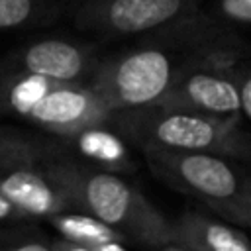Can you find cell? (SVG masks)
Masks as SVG:
<instances>
[{"label":"cell","instance_id":"8","mask_svg":"<svg viewBox=\"0 0 251 251\" xmlns=\"http://www.w3.org/2000/svg\"><path fill=\"white\" fill-rule=\"evenodd\" d=\"M112 112L94 88L82 80L59 82L24 118L57 137H67L82 127L108 122Z\"/></svg>","mask_w":251,"mask_h":251},{"label":"cell","instance_id":"2","mask_svg":"<svg viewBox=\"0 0 251 251\" xmlns=\"http://www.w3.org/2000/svg\"><path fill=\"white\" fill-rule=\"evenodd\" d=\"M151 175L222 220L243 229L251 226V176L241 161L212 151L139 147Z\"/></svg>","mask_w":251,"mask_h":251},{"label":"cell","instance_id":"17","mask_svg":"<svg viewBox=\"0 0 251 251\" xmlns=\"http://www.w3.org/2000/svg\"><path fill=\"white\" fill-rule=\"evenodd\" d=\"M18 220H31V218H27L16 204H12L6 196L0 194V222H18Z\"/></svg>","mask_w":251,"mask_h":251},{"label":"cell","instance_id":"11","mask_svg":"<svg viewBox=\"0 0 251 251\" xmlns=\"http://www.w3.org/2000/svg\"><path fill=\"white\" fill-rule=\"evenodd\" d=\"M67 149L88 165L98 169L129 175L135 171V161L127 147V141L108 122L82 127L67 137H59Z\"/></svg>","mask_w":251,"mask_h":251},{"label":"cell","instance_id":"5","mask_svg":"<svg viewBox=\"0 0 251 251\" xmlns=\"http://www.w3.org/2000/svg\"><path fill=\"white\" fill-rule=\"evenodd\" d=\"M180 67L182 61L175 51L145 39L137 47L96 61L88 84L112 110L137 108L155 104Z\"/></svg>","mask_w":251,"mask_h":251},{"label":"cell","instance_id":"12","mask_svg":"<svg viewBox=\"0 0 251 251\" xmlns=\"http://www.w3.org/2000/svg\"><path fill=\"white\" fill-rule=\"evenodd\" d=\"M43 220L55 235L75 243L76 251H126L131 247L124 233L82 210H63Z\"/></svg>","mask_w":251,"mask_h":251},{"label":"cell","instance_id":"1","mask_svg":"<svg viewBox=\"0 0 251 251\" xmlns=\"http://www.w3.org/2000/svg\"><path fill=\"white\" fill-rule=\"evenodd\" d=\"M45 169L75 210L88 212L110 224L131 245L161 251L167 247L171 220L122 175L84 163L63 141L47 157Z\"/></svg>","mask_w":251,"mask_h":251},{"label":"cell","instance_id":"7","mask_svg":"<svg viewBox=\"0 0 251 251\" xmlns=\"http://www.w3.org/2000/svg\"><path fill=\"white\" fill-rule=\"evenodd\" d=\"M96 65L90 47L69 39H39L0 55V80L24 73L61 82H82Z\"/></svg>","mask_w":251,"mask_h":251},{"label":"cell","instance_id":"18","mask_svg":"<svg viewBox=\"0 0 251 251\" xmlns=\"http://www.w3.org/2000/svg\"><path fill=\"white\" fill-rule=\"evenodd\" d=\"M0 129H2V127H0Z\"/></svg>","mask_w":251,"mask_h":251},{"label":"cell","instance_id":"16","mask_svg":"<svg viewBox=\"0 0 251 251\" xmlns=\"http://www.w3.org/2000/svg\"><path fill=\"white\" fill-rule=\"evenodd\" d=\"M208 12L235 29H245L251 22V0H216Z\"/></svg>","mask_w":251,"mask_h":251},{"label":"cell","instance_id":"4","mask_svg":"<svg viewBox=\"0 0 251 251\" xmlns=\"http://www.w3.org/2000/svg\"><path fill=\"white\" fill-rule=\"evenodd\" d=\"M59 145L61 141L18 129H0V194L31 220L73 210L71 200L45 169L47 157Z\"/></svg>","mask_w":251,"mask_h":251},{"label":"cell","instance_id":"6","mask_svg":"<svg viewBox=\"0 0 251 251\" xmlns=\"http://www.w3.org/2000/svg\"><path fill=\"white\" fill-rule=\"evenodd\" d=\"M202 0H84L76 24L104 37L153 31L200 6Z\"/></svg>","mask_w":251,"mask_h":251},{"label":"cell","instance_id":"13","mask_svg":"<svg viewBox=\"0 0 251 251\" xmlns=\"http://www.w3.org/2000/svg\"><path fill=\"white\" fill-rule=\"evenodd\" d=\"M59 82L61 80L33 73H24L0 80V114L12 112L24 118Z\"/></svg>","mask_w":251,"mask_h":251},{"label":"cell","instance_id":"3","mask_svg":"<svg viewBox=\"0 0 251 251\" xmlns=\"http://www.w3.org/2000/svg\"><path fill=\"white\" fill-rule=\"evenodd\" d=\"M245 118L210 116L161 104L114 110L108 124L135 147L157 145L180 151H212L245 163L251 141Z\"/></svg>","mask_w":251,"mask_h":251},{"label":"cell","instance_id":"15","mask_svg":"<svg viewBox=\"0 0 251 251\" xmlns=\"http://www.w3.org/2000/svg\"><path fill=\"white\" fill-rule=\"evenodd\" d=\"M51 237L31 220L0 222V251H49Z\"/></svg>","mask_w":251,"mask_h":251},{"label":"cell","instance_id":"9","mask_svg":"<svg viewBox=\"0 0 251 251\" xmlns=\"http://www.w3.org/2000/svg\"><path fill=\"white\" fill-rule=\"evenodd\" d=\"M167 108H178L210 116H233L241 112V100L231 76L180 67L165 94L155 102Z\"/></svg>","mask_w":251,"mask_h":251},{"label":"cell","instance_id":"10","mask_svg":"<svg viewBox=\"0 0 251 251\" xmlns=\"http://www.w3.org/2000/svg\"><path fill=\"white\" fill-rule=\"evenodd\" d=\"M163 251H251L247 231L200 210L171 220V239Z\"/></svg>","mask_w":251,"mask_h":251},{"label":"cell","instance_id":"14","mask_svg":"<svg viewBox=\"0 0 251 251\" xmlns=\"http://www.w3.org/2000/svg\"><path fill=\"white\" fill-rule=\"evenodd\" d=\"M55 0H0V31L22 29L55 20Z\"/></svg>","mask_w":251,"mask_h":251}]
</instances>
